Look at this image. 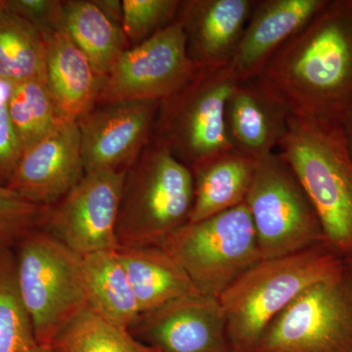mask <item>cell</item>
<instances>
[{
	"mask_svg": "<svg viewBox=\"0 0 352 352\" xmlns=\"http://www.w3.org/2000/svg\"><path fill=\"white\" fill-rule=\"evenodd\" d=\"M127 170L85 173L51 206L45 229L78 256L120 249L117 223Z\"/></svg>",
	"mask_w": 352,
	"mask_h": 352,
	"instance_id": "11",
	"label": "cell"
},
{
	"mask_svg": "<svg viewBox=\"0 0 352 352\" xmlns=\"http://www.w3.org/2000/svg\"><path fill=\"white\" fill-rule=\"evenodd\" d=\"M238 82L228 65L198 69L179 91L162 102L152 138L190 170L234 149L226 122V102Z\"/></svg>",
	"mask_w": 352,
	"mask_h": 352,
	"instance_id": "7",
	"label": "cell"
},
{
	"mask_svg": "<svg viewBox=\"0 0 352 352\" xmlns=\"http://www.w3.org/2000/svg\"><path fill=\"white\" fill-rule=\"evenodd\" d=\"M258 161L232 149L192 168L194 204L189 222L221 214L245 203Z\"/></svg>",
	"mask_w": 352,
	"mask_h": 352,
	"instance_id": "19",
	"label": "cell"
},
{
	"mask_svg": "<svg viewBox=\"0 0 352 352\" xmlns=\"http://www.w3.org/2000/svg\"><path fill=\"white\" fill-rule=\"evenodd\" d=\"M254 352H352V279L346 271L296 296L271 321Z\"/></svg>",
	"mask_w": 352,
	"mask_h": 352,
	"instance_id": "9",
	"label": "cell"
},
{
	"mask_svg": "<svg viewBox=\"0 0 352 352\" xmlns=\"http://www.w3.org/2000/svg\"><path fill=\"white\" fill-rule=\"evenodd\" d=\"M256 0H187L182 20L189 59L198 69L226 66L237 50Z\"/></svg>",
	"mask_w": 352,
	"mask_h": 352,
	"instance_id": "16",
	"label": "cell"
},
{
	"mask_svg": "<svg viewBox=\"0 0 352 352\" xmlns=\"http://www.w3.org/2000/svg\"><path fill=\"white\" fill-rule=\"evenodd\" d=\"M193 204L191 170L152 138L127 170L117 223L120 248L161 245L189 222Z\"/></svg>",
	"mask_w": 352,
	"mask_h": 352,
	"instance_id": "4",
	"label": "cell"
},
{
	"mask_svg": "<svg viewBox=\"0 0 352 352\" xmlns=\"http://www.w3.org/2000/svg\"><path fill=\"white\" fill-rule=\"evenodd\" d=\"M38 346L18 289L15 252L0 249V352H30Z\"/></svg>",
	"mask_w": 352,
	"mask_h": 352,
	"instance_id": "26",
	"label": "cell"
},
{
	"mask_svg": "<svg viewBox=\"0 0 352 352\" xmlns=\"http://www.w3.org/2000/svg\"><path fill=\"white\" fill-rule=\"evenodd\" d=\"M57 352H155L129 329L115 325L87 307L58 335Z\"/></svg>",
	"mask_w": 352,
	"mask_h": 352,
	"instance_id": "25",
	"label": "cell"
},
{
	"mask_svg": "<svg viewBox=\"0 0 352 352\" xmlns=\"http://www.w3.org/2000/svg\"><path fill=\"white\" fill-rule=\"evenodd\" d=\"M7 9L36 29L44 38L61 30L63 1L60 0H4Z\"/></svg>",
	"mask_w": 352,
	"mask_h": 352,
	"instance_id": "30",
	"label": "cell"
},
{
	"mask_svg": "<svg viewBox=\"0 0 352 352\" xmlns=\"http://www.w3.org/2000/svg\"><path fill=\"white\" fill-rule=\"evenodd\" d=\"M47 44L38 29L6 8H0V80L10 85L45 82Z\"/></svg>",
	"mask_w": 352,
	"mask_h": 352,
	"instance_id": "23",
	"label": "cell"
},
{
	"mask_svg": "<svg viewBox=\"0 0 352 352\" xmlns=\"http://www.w3.org/2000/svg\"><path fill=\"white\" fill-rule=\"evenodd\" d=\"M342 124V127H344V134H346L347 145H349V151H351L352 157V110L347 113Z\"/></svg>",
	"mask_w": 352,
	"mask_h": 352,
	"instance_id": "32",
	"label": "cell"
},
{
	"mask_svg": "<svg viewBox=\"0 0 352 352\" xmlns=\"http://www.w3.org/2000/svg\"><path fill=\"white\" fill-rule=\"evenodd\" d=\"M344 267H346V271L349 276L352 279V256H349V258H344Z\"/></svg>",
	"mask_w": 352,
	"mask_h": 352,
	"instance_id": "33",
	"label": "cell"
},
{
	"mask_svg": "<svg viewBox=\"0 0 352 352\" xmlns=\"http://www.w3.org/2000/svg\"><path fill=\"white\" fill-rule=\"evenodd\" d=\"M2 4H3V0H0V8H1Z\"/></svg>",
	"mask_w": 352,
	"mask_h": 352,
	"instance_id": "35",
	"label": "cell"
},
{
	"mask_svg": "<svg viewBox=\"0 0 352 352\" xmlns=\"http://www.w3.org/2000/svg\"><path fill=\"white\" fill-rule=\"evenodd\" d=\"M346 272L344 258L326 243L261 259L219 296L230 352H254L271 321L305 289Z\"/></svg>",
	"mask_w": 352,
	"mask_h": 352,
	"instance_id": "3",
	"label": "cell"
},
{
	"mask_svg": "<svg viewBox=\"0 0 352 352\" xmlns=\"http://www.w3.org/2000/svg\"><path fill=\"white\" fill-rule=\"evenodd\" d=\"M97 6L100 7L111 19L117 22L118 24H122V1L119 0H95Z\"/></svg>",
	"mask_w": 352,
	"mask_h": 352,
	"instance_id": "31",
	"label": "cell"
},
{
	"mask_svg": "<svg viewBox=\"0 0 352 352\" xmlns=\"http://www.w3.org/2000/svg\"><path fill=\"white\" fill-rule=\"evenodd\" d=\"M160 105L154 101L97 104L78 120L85 175L129 170L151 140Z\"/></svg>",
	"mask_w": 352,
	"mask_h": 352,
	"instance_id": "12",
	"label": "cell"
},
{
	"mask_svg": "<svg viewBox=\"0 0 352 352\" xmlns=\"http://www.w3.org/2000/svg\"><path fill=\"white\" fill-rule=\"evenodd\" d=\"M328 0H256L228 67L239 82L256 78Z\"/></svg>",
	"mask_w": 352,
	"mask_h": 352,
	"instance_id": "15",
	"label": "cell"
},
{
	"mask_svg": "<svg viewBox=\"0 0 352 352\" xmlns=\"http://www.w3.org/2000/svg\"><path fill=\"white\" fill-rule=\"evenodd\" d=\"M198 69L189 59L179 17L147 41L129 48L102 85L97 104L166 101L184 87Z\"/></svg>",
	"mask_w": 352,
	"mask_h": 352,
	"instance_id": "10",
	"label": "cell"
},
{
	"mask_svg": "<svg viewBox=\"0 0 352 352\" xmlns=\"http://www.w3.org/2000/svg\"><path fill=\"white\" fill-rule=\"evenodd\" d=\"M45 41L46 85L62 122H78L97 105L104 78L63 30Z\"/></svg>",
	"mask_w": 352,
	"mask_h": 352,
	"instance_id": "18",
	"label": "cell"
},
{
	"mask_svg": "<svg viewBox=\"0 0 352 352\" xmlns=\"http://www.w3.org/2000/svg\"><path fill=\"white\" fill-rule=\"evenodd\" d=\"M8 110L23 153L38 144L62 122L44 80L12 85Z\"/></svg>",
	"mask_w": 352,
	"mask_h": 352,
	"instance_id": "24",
	"label": "cell"
},
{
	"mask_svg": "<svg viewBox=\"0 0 352 352\" xmlns=\"http://www.w3.org/2000/svg\"><path fill=\"white\" fill-rule=\"evenodd\" d=\"M252 80L291 115L342 122L352 110V0H328Z\"/></svg>",
	"mask_w": 352,
	"mask_h": 352,
	"instance_id": "1",
	"label": "cell"
},
{
	"mask_svg": "<svg viewBox=\"0 0 352 352\" xmlns=\"http://www.w3.org/2000/svg\"><path fill=\"white\" fill-rule=\"evenodd\" d=\"M245 204L261 259L289 256L326 243L314 206L277 152L258 160Z\"/></svg>",
	"mask_w": 352,
	"mask_h": 352,
	"instance_id": "8",
	"label": "cell"
},
{
	"mask_svg": "<svg viewBox=\"0 0 352 352\" xmlns=\"http://www.w3.org/2000/svg\"><path fill=\"white\" fill-rule=\"evenodd\" d=\"M16 245L18 289L39 346H52L58 335L87 307L82 256L45 229Z\"/></svg>",
	"mask_w": 352,
	"mask_h": 352,
	"instance_id": "5",
	"label": "cell"
},
{
	"mask_svg": "<svg viewBox=\"0 0 352 352\" xmlns=\"http://www.w3.org/2000/svg\"><path fill=\"white\" fill-rule=\"evenodd\" d=\"M201 295L219 298L261 261L245 204L197 222H187L162 243Z\"/></svg>",
	"mask_w": 352,
	"mask_h": 352,
	"instance_id": "6",
	"label": "cell"
},
{
	"mask_svg": "<svg viewBox=\"0 0 352 352\" xmlns=\"http://www.w3.org/2000/svg\"><path fill=\"white\" fill-rule=\"evenodd\" d=\"M289 116L254 80L238 82L226 108L227 131L234 149L256 161L276 152Z\"/></svg>",
	"mask_w": 352,
	"mask_h": 352,
	"instance_id": "17",
	"label": "cell"
},
{
	"mask_svg": "<svg viewBox=\"0 0 352 352\" xmlns=\"http://www.w3.org/2000/svg\"><path fill=\"white\" fill-rule=\"evenodd\" d=\"M50 210L0 184V248H13L28 234L43 229Z\"/></svg>",
	"mask_w": 352,
	"mask_h": 352,
	"instance_id": "28",
	"label": "cell"
},
{
	"mask_svg": "<svg viewBox=\"0 0 352 352\" xmlns=\"http://www.w3.org/2000/svg\"><path fill=\"white\" fill-rule=\"evenodd\" d=\"M0 249H1V248H0Z\"/></svg>",
	"mask_w": 352,
	"mask_h": 352,
	"instance_id": "36",
	"label": "cell"
},
{
	"mask_svg": "<svg viewBox=\"0 0 352 352\" xmlns=\"http://www.w3.org/2000/svg\"><path fill=\"white\" fill-rule=\"evenodd\" d=\"M129 330L155 352H230L223 307L201 294L140 314Z\"/></svg>",
	"mask_w": 352,
	"mask_h": 352,
	"instance_id": "13",
	"label": "cell"
},
{
	"mask_svg": "<svg viewBox=\"0 0 352 352\" xmlns=\"http://www.w3.org/2000/svg\"><path fill=\"white\" fill-rule=\"evenodd\" d=\"M118 252L141 314L183 296L200 294L182 266L161 245L120 248Z\"/></svg>",
	"mask_w": 352,
	"mask_h": 352,
	"instance_id": "20",
	"label": "cell"
},
{
	"mask_svg": "<svg viewBox=\"0 0 352 352\" xmlns=\"http://www.w3.org/2000/svg\"><path fill=\"white\" fill-rule=\"evenodd\" d=\"M30 352H57L52 346H36Z\"/></svg>",
	"mask_w": 352,
	"mask_h": 352,
	"instance_id": "34",
	"label": "cell"
},
{
	"mask_svg": "<svg viewBox=\"0 0 352 352\" xmlns=\"http://www.w3.org/2000/svg\"><path fill=\"white\" fill-rule=\"evenodd\" d=\"M179 0H122V30L129 45L135 46L175 22Z\"/></svg>",
	"mask_w": 352,
	"mask_h": 352,
	"instance_id": "27",
	"label": "cell"
},
{
	"mask_svg": "<svg viewBox=\"0 0 352 352\" xmlns=\"http://www.w3.org/2000/svg\"><path fill=\"white\" fill-rule=\"evenodd\" d=\"M276 152L314 206L326 244L352 256V157L342 122L291 115Z\"/></svg>",
	"mask_w": 352,
	"mask_h": 352,
	"instance_id": "2",
	"label": "cell"
},
{
	"mask_svg": "<svg viewBox=\"0 0 352 352\" xmlns=\"http://www.w3.org/2000/svg\"><path fill=\"white\" fill-rule=\"evenodd\" d=\"M61 30L104 80L131 48L122 25L111 19L95 0L63 1Z\"/></svg>",
	"mask_w": 352,
	"mask_h": 352,
	"instance_id": "22",
	"label": "cell"
},
{
	"mask_svg": "<svg viewBox=\"0 0 352 352\" xmlns=\"http://www.w3.org/2000/svg\"><path fill=\"white\" fill-rule=\"evenodd\" d=\"M11 87L12 85L0 80V184L6 186L23 155L19 139L9 115Z\"/></svg>",
	"mask_w": 352,
	"mask_h": 352,
	"instance_id": "29",
	"label": "cell"
},
{
	"mask_svg": "<svg viewBox=\"0 0 352 352\" xmlns=\"http://www.w3.org/2000/svg\"><path fill=\"white\" fill-rule=\"evenodd\" d=\"M82 270L87 307L115 325L131 328L141 314L118 250L82 256Z\"/></svg>",
	"mask_w": 352,
	"mask_h": 352,
	"instance_id": "21",
	"label": "cell"
},
{
	"mask_svg": "<svg viewBox=\"0 0 352 352\" xmlns=\"http://www.w3.org/2000/svg\"><path fill=\"white\" fill-rule=\"evenodd\" d=\"M85 175L78 122H61L45 138L23 153L6 186L25 200L51 207Z\"/></svg>",
	"mask_w": 352,
	"mask_h": 352,
	"instance_id": "14",
	"label": "cell"
}]
</instances>
